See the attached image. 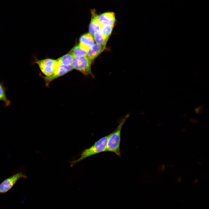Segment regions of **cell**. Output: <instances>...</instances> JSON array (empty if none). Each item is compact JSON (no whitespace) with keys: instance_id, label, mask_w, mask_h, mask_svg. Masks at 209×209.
Listing matches in <instances>:
<instances>
[{"instance_id":"cell-2","label":"cell","mask_w":209,"mask_h":209,"mask_svg":"<svg viewBox=\"0 0 209 209\" xmlns=\"http://www.w3.org/2000/svg\"><path fill=\"white\" fill-rule=\"evenodd\" d=\"M109 135L103 137L89 148L84 149L78 159L71 161V165L72 167L84 159L93 155L106 151L107 143Z\"/></svg>"},{"instance_id":"cell-4","label":"cell","mask_w":209,"mask_h":209,"mask_svg":"<svg viewBox=\"0 0 209 209\" xmlns=\"http://www.w3.org/2000/svg\"><path fill=\"white\" fill-rule=\"evenodd\" d=\"M27 176L25 172H16L5 179L0 183V194L7 193L14 186L20 179H27Z\"/></svg>"},{"instance_id":"cell-17","label":"cell","mask_w":209,"mask_h":209,"mask_svg":"<svg viewBox=\"0 0 209 209\" xmlns=\"http://www.w3.org/2000/svg\"><path fill=\"white\" fill-rule=\"evenodd\" d=\"M158 169L162 171H164L165 170V166L164 165H161L158 167Z\"/></svg>"},{"instance_id":"cell-5","label":"cell","mask_w":209,"mask_h":209,"mask_svg":"<svg viewBox=\"0 0 209 209\" xmlns=\"http://www.w3.org/2000/svg\"><path fill=\"white\" fill-rule=\"evenodd\" d=\"M36 63L43 73L47 77L52 75L59 65L57 60L50 59L37 60Z\"/></svg>"},{"instance_id":"cell-10","label":"cell","mask_w":209,"mask_h":209,"mask_svg":"<svg viewBox=\"0 0 209 209\" xmlns=\"http://www.w3.org/2000/svg\"><path fill=\"white\" fill-rule=\"evenodd\" d=\"M79 45L86 49L93 45L94 43V39L92 35L90 33L82 35L79 39Z\"/></svg>"},{"instance_id":"cell-16","label":"cell","mask_w":209,"mask_h":209,"mask_svg":"<svg viewBox=\"0 0 209 209\" xmlns=\"http://www.w3.org/2000/svg\"><path fill=\"white\" fill-rule=\"evenodd\" d=\"M204 109V107L203 106L201 105L197 107L195 109L196 113L197 114H199L202 113Z\"/></svg>"},{"instance_id":"cell-14","label":"cell","mask_w":209,"mask_h":209,"mask_svg":"<svg viewBox=\"0 0 209 209\" xmlns=\"http://www.w3.org/2000/svg\"><path fill=\"white\" fill-rule=\"evenodd\" d=\"M6 91L3 84L0 82V101H3L6 106H8L10 104L11 102L6 97Z\"/></svg>"},{"instance_id":"cell-9","label":"cell","mask_w":209,"mask_h":209,"mask_svg":"<svg viewBox=\"0 0 209 209\" xmlns=\"http://www.w3.org/2000/svg\"><path fill=\"white\" fill-rule=\"evenodd\" d=\"M92 17L89 27L90 33L93 35L97 31H100L102 24L98 19V15L95 11H91Z\"/></svg>"},{"instance_id":"cell-8","label":"cell","mask_w":209,"mask_h":209,"mask_svg":"<svg viewBox=\"0 0 209 209\" xmlns=\"http://www.w3.org/2000/svg\"><path fill=\"white\" fill-rule=\"evenodd\" d=\"M98 19L103 25L114 26L116 21L115 14L112 12H105L98 15Z\"/></svg>"},{"instance_id":"cell-1","label":"cell","mask_w":209,"mask_h":209,"mask_svg":"<svg viewBox=\"0 0 209 209\" xmlns=\"http://www.w3.org/2000/svg\"><path fill=\"white\" fill-rule=\"evenodd\" d=\"M129 116L127 114L120 121L116 129L109 134L106 152H113L119 156H121L120 145L121 140V132L122 126Z\"/></svg>"},{"instance_id":"cell-7","label":"cell","mask_w":209,"mask_h":209,"mask_svg":"<svg viewBox=\"0 0 209 209\" xmlns=\"http://www.w3.org/2000/svg\"><path fill=\"white\" fill-rule=\"evenodd\" d=\"M105 46L97 44H94L89 48L87 56L92 62L104 50Z\"/></svg>"},{"instance_id":"cell-18","label":"cell","mask_w":209,"mask_h":209,"mask_svg":"<svg viewBox=\"0 0 209 209\" xmlns=\"http://www.w3.org/2000/svg\"><path fill=\"white\" fill-rule=\"evenodd\" d=\"M190 121L192 122L197 123H198L199 121V120L196 119H191L190 120Z\"/></svg>"},{"instance_id":"cell-11","label":"cell","mask_w":209,"mask_h":209,"mask_svg":"<svg viewBox=\"0 0 209 209\" xmlns=\"http://www.w3.org/2000/svg\"><path fill=\"white\" fill-rule=\"evenodd\" d=\"M88 50L78 44L73 47L69 52L74 57H81L87 56Z\"/></svg>"},{"instance_id":"cell-15","label":"cell","mask_w":209,"mask_h":209,"mask_svg":"<svg viewBox=\"0 0 209 209\" xmlns=\"http://www.w3.org/2000/svg\"><path fill=\"white\" fill-rule=\"evenodd\" d=\"M114 26L102 25L100 31L105 36L109 37Z\"/></svg>"},{"instance_id":"cell-6","label":"cell","mask_w":209,"mask_h":209,"mask_svg":"<svg viewBox=\"0 0 209 209\" xmlns=\"http://www.w3.org/2000/svg\"><path fill=\"white\" fill-rule=\"evenodd\" d=\"M73 69L71 65L64 66L59 63L58 67L52 75L49 77L43 76L46 86H48L52 81L66 74Z\"/></svg>"},{"instance_id":"cell-13","label":"cell","mask_w":209,"mask_h":209,"mask_svg":"<svg viewBox=\"0 0 209 209\" xmlns=\"http://www.w3.org/2000/svg\"><path fill=\"white\" fill-rule=\"evenodd\" d=\"M93 35L94 39L97 44L106 46L109 37L104 35L100 31H96Z\"/></svg>"},{"instance_id":"cell-12","label":"cell","mask_w":209,"mask_h":209,"mask_svg":"<svg viewBox=\"0 0 209 209\" xmlns=\"http://www.w3.org/2000/svg\"><path fill=\"white\" fill-rule=\"evenodd\" d=\"M74 57L70 52L68 54L57 59L58 63L64 66L71 65Z\"/></svg>"},{"instance_id":"cell-3","label":"cell","mask_w":209,"mask_h":209,"mask_svg":"<svg viewBox=\"0 0 209 209\" xmlns=\"http://www.w3.org/2000/svg\"><path fill=\"white\" fill-rule=\"evenodd\" d=\"M92 61L87 56L75 57L71 64L73 69L78 70L85 75H92L91 69Z\"/></svg>"}]
</instances>
